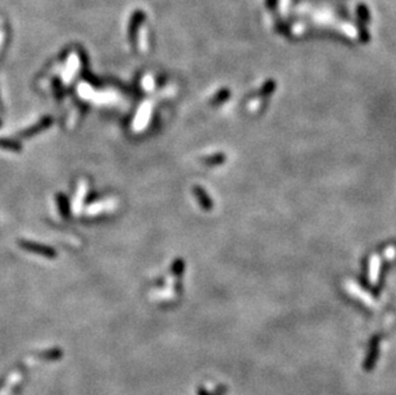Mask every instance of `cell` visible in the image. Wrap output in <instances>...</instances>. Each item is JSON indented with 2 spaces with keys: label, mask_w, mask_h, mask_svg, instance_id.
<instances>
[{
  "label": "cell",
  "mask_w": 396,
  "mask_h": 395,
  "mask_svg": "<svg viewBox=\"0 0 396 395\" xmlns=\"http://www.w3.org/2000/svg\"><path fill=\"white\" fill-rule=\"evenodd\" d=\"M4 386V378H0V389Z\"/></svg>",
  "instance_id": "obj_4"
},
{
  "label": "cell",
  "mask_w": 396,
  "mask_h": 395,
  "mask_svg": "<svg viewBox=\"0 0 396 395\" xmlns=\"http://www.w3.org/2000/svg\"><path fill=\"white\" fill-rule=\"evenodd\" d=\"M21 247L23 248L24 250H28V252H32V253L41 254V256H45V257H54L55 256V252L51 248L39 245V244L35 243H30V241H22Z\"/></svg>",
  "instance_id": "obj_1"
},
{
  "label": "cell",
  "mask_w": 396,
  "mask_h": 395,
  "mask_svg": "<svg viewBox=\"0 0 396 395\" xmlns=\"http://www.w3.org/2000/svg\"><path fill=\"white\" fill-rule=\"evenodd\" d=\"M39 358L44 359V361H58L63 357V351L62 349H49V350H45L40 354H38Z\"/></svg>",
  "instance_id": "obj_2"
},
{
  "label": "cell",
  "mask_w": 396,
  "mask_h": 395,
  "mask_svg": "<svg viewBox=\"0 0 396 395\" xmlns=\"http://www.w3.org/2000/svg\"><path fill=\"white\" fill-rule=\"evenodd\" d=\"M0 148H5V149H12V150H18L20 146H17V144H14L12 141H5V140H0Z\"/></svg>",
  "instance_id": "obj_3"
}]
</instances>
